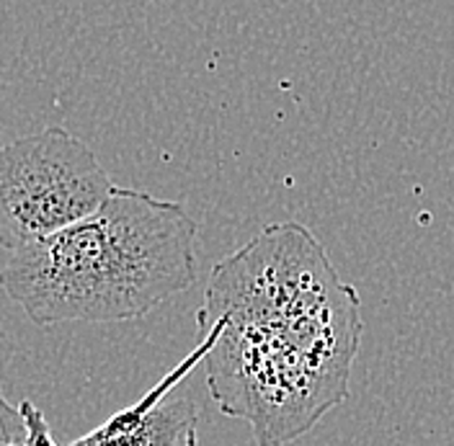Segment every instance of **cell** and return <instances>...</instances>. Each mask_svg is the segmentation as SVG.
Wrapping results in <instances>:
<instances>
[{
  "label": "cell",
  "mask_w": 454,
  "mask_h": 446,
  "mask_svg": "<svg viewBox=\"0 0 454 446\" xmlns=\"http://www.w3.org/2000/svg\"><path fill=\"white\" fill-rule=\"evenodd\" d=\"M362 333L359 292L294 220L223 258L197 312L209 395L251 426L258 446L289 444L339 408Z\"/></svg>",
  "instance_id": "cell-1"
},
{
  "label": "cell",
  "mask_w": 454,
  "mask_h": 446,
  "mask_svg": "<svg viewBox=\"0 0 454 446\" xmlns=\"http://www.w3.org/2000/svg\"><path fill=\"white\" fill-rule=\"evenodd\" d=\"M197 281V223L168 199L114 186L81 223L13 253L0 286L36 325L137 320Z\"/></svg>",
  "instance_id": "cell-2"
},
{
  "label": "cell",
  "mask_w": 454,
  "mask_h": 446,
  "mask_svg": "<svg viewBox=\"0 0 454 446\" xmlns=\"http://www.w3.org/2000/svg\"><path fill=\"white\" fill-rule=\"evenodd\" d=\"M112 192L96 153L62 127L0 145V248L19 253L81 223Z\"/></svg>",
  "instance_id": "cell-3"
},
{
  "label": "cell",
  "mask_w": 454,
  "mask_h": 446,
  "mask_svg": "<svg viewBox=\"0 0 454 446\" xmlns=\"http://www.w3.org/2000/svg\"><path fill=\"white\" fill-rule=\"evenodd\" d=\"M207 356V346L197 343L194 351L160 379L140 403L119 411L116 416L88 431L67 446H199V413L189 397H170L176 385ZM24 413L34 431V446H59L52 439L42 411L24 400Z\"/></svg>",
  "instance_id": "cell-4"
},
{
  "label": "cell",
  "mask_w": 454,
  "mask_h": 446,
  "mask_svg": "<svg viewBox=\"0 0 454 446\" xmlns=\"http://www.w3.org/2000/svg\"><path fill=\"white\" fill-rule=\"evenodd\" d=\"M0 446H34V431L21 405H11L0 390Z\"/></svg>",
  "instance_id": "cell-5"
}]
</instances>
